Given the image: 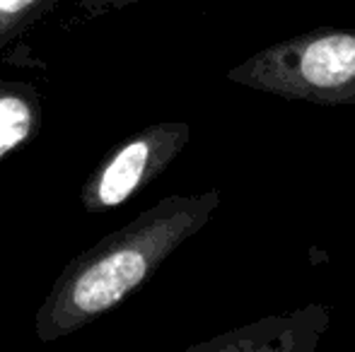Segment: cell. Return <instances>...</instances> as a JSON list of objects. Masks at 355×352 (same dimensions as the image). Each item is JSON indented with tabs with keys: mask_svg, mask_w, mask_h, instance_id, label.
I'll use <instances>...</instances> for the list:
<instances>
[{
	"mask_svg": "<svg viewBox=\"0 0 355 352\" xmlns=\"http://www.w3.org/2000/svg\"><path fill=\"white\" fill-rule=\"evenodd\" d=\"M220 203V191L167 196L78 254L39 306L34 321L37 338L42 343L61 340L116 309L184 241L211 222Z\"/></svg>",
	"mask_w": 355,
	"mask_h": 352,
	"instance_id": "cell-1",
	"label": "cell"
},
{
	"mask_svg": "<svg viewBox=\"0 0 355 352\" xmlns=\"http://www.w3.org/2000/svg\"><path fill=\"white\" fill-rule=\"evenodd\" d=\"M225 77L288 102L355 104V29L322 27L283 39L244 58Z\"/></svg>",
	"mask_w": 355,
	"mask_h": 352,
	"instance_id": "cell-2",
	"label": "cell"
},
{
	"mask_svg": "<svg viewBox=\"0 0 355 352\" xmlns=\"http://www.w3.org/2000/svg\"><path fill=\"white\" fill-rule=\"evenodd\" d=\"M187 121H157L123 140L87 176L80 205L87 215H102L128 203L138 191L162 174L189 145Z\"/></svg>",
	"mask_w": 355,
	"mask_h": 352,
	"instance_id": "cell-3",
	"label": "cell"
},
{
	"mask_svg": "<svg viewBox=\"0 0 355 352\" xmlns=\"http://www.w3.org/2000/svg\"><path fill=\"white\" fill-rule=\"evenodd\" d=\"M329 326L327 306H307L293 314H273L227 331L189 352H314Z\"/></svg>",
	"mask_w": 355,
	"mask_h": 352,
	"instance_id": "cell-4",
	"label": "cell"
},
{
	"mask_svg": "<svg viewBox=\"0 0 355 352\" xmlns=\"http://www.w3.org/2000/svg\"><path fill=\"white\" fill-rule=\"evenodd\" d=\"M42 128V99L27 82L0 80V160L27 147Z\"/></svg>",
	"mask_w": 355,
	"mask_h": 352,
	"instance_id": "cell-5",
	"label": "cell"
},
{
	"mask_svg": "<svg viewBox=\"0 0 355 352\" xmlns=\"http://www.w3.org/2000/svg\"><path fill=\"white\" fill-rule=\"evenodd\" d=\"M61 0H0V53Z\"/></svg>",
	"mask_w": 355,
	"mask_h": 352,
	"instance_id": "cell-6",
	"label": "cell"
}]
</instances>
